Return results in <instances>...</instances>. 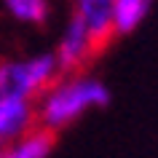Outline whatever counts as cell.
Instances as JSON below:
<instances>
[{"instance_id": "7", "label": "cell", "mask_w": 158, "mask_h": 158, "mask_svg": "<svg viewBox=\"0 0 158 158\" xmlns=\"http://www.w3.org/2000/svg\"><path fill=\"white\" fill-rule=\"evenodd\" d=\"M51 150H54V131L38 126L16 142H11L3 150V158H48Z\"/></svg>"}, {"instance_id": "8", "label": "cell", "mask_w": 158, "mask_h": 158, "mask_svg": "<svg viewBox=\"0 0 158 158\" xmlns=\"http://www.w3.org/2000/svg\"><path fill=\"white\" fill-rule=\"evenodd\" d=\"M156 0H115V35H131L148 19Z\"/></svg>"}, {"instance_id": "4", "label": "cell", "mask_w": 158, "mask_h": 158, "mask_svg": "<svg viewBox=\"0 0 158 158\" xmlns=\"http://www.w3.org/2000/svg\"><path fill=\"white\" fill-rule=\"evenodd\" d=\"M38 123V102L19 94H0V150L32 131Z\"/></svg>"}, {"instance_id": "9", "label": "cell", "mask_w": 158, "mask_h": 158, "mask_svg": "<svg viewBox=\"0 0 158 158\" xmlns=\"http://www.w3.org/2000/svg\"><path fill=\"white\" fill-rule=\"evenodd\" d=\"M0 158H3V150H0Z\"/></svg>"}, {"instance_id": "6", "label": "cell", "mask_w": 158, "mask_h": 158, "mask_svg": "<svg viewBox=\"0 0 158 158\" xmlns=\"http://www.w3.org/2000/svg\"><path fill=\"white\" fill-rule=\"evenodd\" d=\"M56 0H0V16L24 30H40L54 19Z\"/></svg>"}, {"instance_id": "3", "label": "cell", "mask_w": 158, "mask_h": 158, "mask_svg": "<svg viewBox=\"0 0 158 158\" xmlns=\"http://www.w3.org/2000/svg\"><path fill=\"white\" fill-rule=\"evenodd\" d=\"M97 51L99 48H97L89 27L75 14H70L64 27H62V32H59V38H56V46H54V54H56L59 64H62V73H75Z\"/></svg>"}, {"instance_id": "2", "label": "cell", "mask_w": 158, "mask_h": 158, "mask_svg": "<svg viewBox=\"0 0 158 158\" xmlns=\"http://www.w3.org/2000/svg\"><path fill=\"white\" fill-rule=\"evenodd\" d=\"M59 78L62 64L54 51H38L0 62V94H19L38 102Z\"/></svg>"}, {"instance_id": "1", "label": "cell", "mask_w": 158, "mask_h": 158, "mask_svg": "<svg viewBox=\"0 0 158 158\" xmlns=\"http://www.w3.org/2000/svg\"><path fill=\"white\" fill-rule=\"evenodd\" d=\"M110 105V89L94 75L67 73L38 99V126L59 131L94 107Z\"/></svg>"}, {"instance_id": "5", "label": "cell", "mask_w": 158, "mask_h": 158, "mask_svg": "<svg viewBox=\"0 0 158 158\" xmlns=\"http://www.w3.org/2000/svg\"><path fill=\"white\" fill-rule=\"evenodd\" d=\"M70 14L89 27L97 48L107 46V40L115 35V0H70Z\"/></svg>"}]
</instances>
